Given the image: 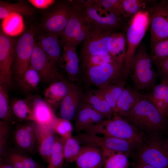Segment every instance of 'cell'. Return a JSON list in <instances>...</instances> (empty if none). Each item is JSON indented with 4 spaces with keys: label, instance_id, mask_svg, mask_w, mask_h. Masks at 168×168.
<instances>
[{
    "label": "cell",
    "instance_id": "cell-1",
    "mask_svg": "<svg viewBox=\"0 0 168 168\" xmlns=\"http://www.w3.org/2000/svg\"><path fill=\"white\" fill-rule=\"evenodd\" d=\"M148 133L134 151L137 162L154 168H168V135L166 132Z\"/></svg>",
    "mask_w": 168,
    "mask_h": 168
},
{
    "label": "cell",
    "instance_id": "cell-2",
    "mask_svg": "<svg viewBox=\"0 0 168 168\" xmlns=\"http://www.w3.org/2000/svg\"><path fill=\"white\" fill-rule=\"evenodd\" d=\"M125 119L138 130L148 133L167 130L166 120L144 95Z\"/></svg>",
    "mask_w": 168,
    "mask_h": 168
},
{
    "label": "cell",
    "instance_id": "cell-3",
    "mask_svg": "<svg viewBox=\"0 0 168 168\" xmlns=\"http://www.w3.org/2000/svg\"><path fill=\"white\" fill-rule=\"evenodd\" d=\"M87 133L101 134L128 140L138 146L143 142V134L127 120L118 116L105 119L86 128Z\"/></svg>",
    "mask_w": 168,
    "mask_h": 168
},
{
    "label": "cell",
    "instance_id": "cell-4",
    "mask_svg": "<svg viewBox=\"0 0 168 168\" xmlns=\"http://www.w3.org/2000/svg\"><path fill=\"white\" fill-rule=\"evenodd\" d=\"M84 70L86 81L98 89L111 84H125L128 76L124 60L115 58L109 63Z\"/></svg>",
    "mask_w": 168,
    "mask_h": 168
},
{
    "label": "cell",
    "instance_id": "cell-5",
    "mask_svg": "<svg viewBox=\"0 0 168 168\" xmlns=\"http://www.w3.org/2000/svg\"><path fill=\"white\" fill-rule=\"evenodd\" d=\"M150 56L143 46L136 51L130 66V74L136 91L151 90L156 84L158 77L153 69Z\"/></svg>",
    "mask_w": 168,
    "mask_h": 168
},
{
    "label": "cell",
    "instance_id": "cell-6",
    "mask_svg": "<svg viewBox=\"0 0 168 168\" xmlns=\"http://www.w3.org/2000/svg\"><path fill=\"white\" fill-rule=\"evenodd\" d=\"M80 3L86 18L93 27L120 30L125 32L128 21L123 16L109 12L97 0H80Z\"/></svg>",
    "mask_w": 168,
    "mask_h": 168
},
{
    "label": "cell",
    "instance_id": "cell-7",
    "mask_svg": "<svg viewBox=\"0 0 168 168\" xmlns=\"http://www.w3.org/2000/svg\"><path fill=\"white\" fill-rule=\"evenodd\" d=\"M149 26V18L147 10L139 12L128 22L125 31L127 48L124 62L128 76L136 49Z\"/></svg>",
    "mask_w": 168,
    "mask_h": 168
},
{
    "label": "cell",
    "instance_id": "cell-8",
    "mask_svg": "<svg viewBox=\"0 0 168 168\" xmlns=\"http://www.w3.org/2000/svg\"><path fill=\"white\" fill-rule=\"evenodd\" d=\"M154 0L146 10L150 27L151 46L168 38V0Z\"/></svg>",
    "mask_w": 168,
    "mask_h": 168
},
{
    "label": "cell",
    "instance_id": "cell-9",
    "mask_svg": "<svg viewBox=\"0 0 168 168\" xmlns=\"http://www.w3.org/2000/svg\"><path fill=\"white\" fill-rule=\"evenodd\" d=\"M114 31L111 29L93 27L83 41L81 57L109 54Z\"/></svg>",
    "mask_w": 168,
    "mask_h": 168
},
{
    "label": "cell",
    "instance_id": "cell-10",
    "mask_svg": "<svg viewBox=\"0 0 168 168\" xmlns=\"http://www.w3.org/2000/svg\"><path fill=\"white\" fill-rule=\"evenodd\" d=\"M35 43L34 34L29 31L23 34L15 43L12 69L17 80L30 65Z\"/></svg>",
    "mask_w": 168,
    "mask_h": 168
},
{
    "label": "cell",
    "instance_id": "cell-11",
    "mask_svg": "<svg viewBox=\"0 0 168 168\" xmlns=\"http://www.w3.org/2000/svg\"><path fill=\"white\" fill-rule=\"evenodd\" d=\"M72 8V0L61 1L55 3L44 20L43 24L44 30L47 33L61 37Z\"/></svg>",
    "mask_w": 168,
    "mask_h": 168
},
{
    "label": "cell",
    "instance_id": "cell-12",
    "mask_svg": "<svg viewBox=\"0 0 168 168\" xmlns=\"http://www.w3.org/2000/svg\"><path fill=\"white\" fill-rule=\"evenodd\" d=\"M15 43L2 30L0 31V84L8 89L12 84V65Z\"/></svg>",
    "mask_w": 168,
    "mask_h": 168
},
{
    "label": "cell",
    "instance_id": "cell-13",
    "mask_svg": "<svg viewBox=\"0 0 168 168\" xmlns=\"http://www.w3.org/2000/svg\"><path fill=\"white\" fill-rule=\"evenodd\" d=\"M38 124L34 121L17 124L13 141L16 149L24 153H32L38 149Z\"/></svg>",
    "mask_w": 168,
    "mask_h": 168
},
{
    "label": "cell",
    "instance_id": "cell-14",
    "mask_svg": "<svg viewBox=\"0 0 168 168\" xmlns=\"http://www.w3.org/2000/svg\"><path fill=\"white\" fill-rule=\"evenodd\" d=\"M30 65L38 72L44 82L52 83L63 79L56 67L35 42Z\"/></svg>",
    "mask_w": 168,
    "mask_h": 168
},
{
    "label": "cell",
    "instance_id": "cell-15",
    "mask_svg": "<svg viewBox=\"0 0 168 168\" xmlns=\"http://www.w3.org/2000/svg\"><path fill=\"white\" fill-rule=\"evenodd\" d=\"M72 11L59 41L63 46L71 43L79 32L90 23L82 10L79 0H72Z\"/></svg>",
    "mask_w": 168,
    "mask_h": 168
},
{
    "label": "cell",
    "instance_id": "cell-16",
    "mask_svg": "<svg viewBox=\"0 0 168 168\" xmlns=\"http://www.w3.org/2000/svg\"><path fill=\"white\" fill-rule=\"evenodd\" d=\"M82 94L81 90L72 84L60 104L58 117L70 121L75 119Z\"/></svg>",
    "mask_w": 168,
    "mask_h": 168
},
{
    "label": "cell",
    "instance_id": "cell-17",
    "mask_svg": "<svg viewBox=\"0 0 168 168\" xmlns=\"http://www.w3.org/2000/svg\"><path fill=\"white\" fill-rule=\"evenodd\" d=\"M104 161V152L101 147L84 145L75 162L77 168H101Z\"/></svg>",
    "mask_w": 168,
    "mask_h": 168
},
{
    "label": "cell",
    "instance_id": "cell-18",
    "mask_svg": "<svg viewBox=\"0 0 168 168\" xmlns=\"http://www.w3.org/2000/svg\"><path fill=\"white\" fill-rule=\"evenodd\" d=\"M38 151L48 164L54 145L58 136L52 127L38 124Z\"/></svg>",
    "mask_w": 168,
    "mask_h": 168
},
{
    "label": "cell",
    "instance_id": "cell-19",
    "mask_svg": "<svg viewBox=\"0 0 168 168\" xmlns=\"http://www.w3.org/2000/svg\"><path fill=\"white\" fill-rule=\"evenodd\" d=\"M72 84L63 79L51 83L44 91V99L55 111L60 107Z\"/></svg>",
    "mask_w": 168,
    "mask_h": 168
},
{
    "label": "cell",
    "instance_id": "cell-20",
    "mask_svg": "<svg viewBox=\"0 0 168 168\" xmlns=\"http://www.w3.org/2000/svg\"><path fill=\"white\" fill-rule=\"evenodd\" d=\"M144 95L129 87H125L116 103L115 114L125 119Z\"/></svg>",
    "mask_w": 168,
    "mask_h": 168
},
{
    "label": "cell",
    "instance_id": "cell-21",
    "mask_svg": "<svg viewBox=\"0 0 168 168\" xmlns=\"http://www.w3.org/2000/svg\"><path fill=\"white\" fill-rule=\"evenodd\" d=\"M63 49L60 62L63 63L64 69L69 79L71 82L77 81L80 74V60L77 47L72 44L63 45Z\"/></svg>",
    "mask_w": 168,
    "mask_h": 168
},
{
    "label": "cell",
    "instance_id": "cell-22",
    "mask_svg": "<svg viewBox=\"0 0 168 168\" xmlns=\"http://www.w3.org/2000/svg\"><path fill=\"white\" fill-rule=\"evenodd\" d=\"M80 104L76 117L75 127L77 132L106 119L101 114L84 101Z\"/></svg>",
    "mask_w": 168,
    "mask_h": 168
},
{
    "label": "cell",
    "instance_id": "cell-23",
    "mask_svg": "<svg viewBox=\"0 0 168 168\" xmlns=\"http://www.w3.org/2000/svg\"><path fill=\"white\" fill-rule=\"evenodd\" d=\"M150 93L144 95L166 120L168 116V82L161 81Z\"/></svg>",
    "mask_w": 168,
    "mask_h": 168
},
{
    "label": "cell",
    "instance_id": "cell-24",
    "mask_svg": "<svg viewBox=\"0 0 168 168\" xmlns=\"http://www.w3.org/2000/svg\"><path fill=\"white\" fill-rule=\"evenodd\" d=\"M33 121L37 124L52 127L57 117L54 111L43 99L39 97L30 98Z\"/></svg>",
    "mask_w": 168,
    "mask_h": 168
},
{
    "label": "cell",
    "instance_id": "cell-25",
    "mask_svg": "<svg viewBox=\"0 0 168 168\" xmlns=\"http://www.w3.org/2000/svg\"><path fill=\"white\" fill-rule=\"evenodd\" d=\"M58 37L47 33L39 36L38 43L56 67L61 57Z\"/></svg>",
    "mask_w": 168,
    "mask_h": 168
},
{
    "label": "cell",
    "instance_id": "cell-26",
    "mask_svg": "<svg viewBox=\"0 0 168 168\" xmlns=\"http://www.w3.org/2000/svg\"><path fill=\"white\" fill-rule=\"evenodd\" d=\"M82 98L106 119L112 118L113 114L111 107L98 89L82 94Z\"/></svg>",
    "mask_w": 168,
    "mask_h": 168
},
{
    "label": "cell",
    "instance_id": "cell-27",
    "mask_svg": "<svg viewBox=\"0 0 168 168\" xmlns=\"http://www.w3.org/2000/svg\"><path fill=\"white\" fill-rule=\"evenodd\" d=\"M13 116L20 123L33 121V114L31 99H15L10 103Z\"/></svg>",
    "mask_w": 168,
    "mask_h": 168
},
{
    "label": "cell",
    "instance_id": "cell-28",
    "mask_svg": "<svg viewBox=\"0 0 168 168\" xmlns=\"http://www.w3.org/2000/svg\"><path fill=\"white\" fill-rule=\"evenodd\" d=\"M24 152L16 149L8 150L4 159L13 168H43Z\"/></svg>",
    "mask_w": 168,
    "mask_h": 168
},
{
    "label": "cell",
    "instance_id": "cell-29",
    "mask_svg": "<svg viewBox=\"0 0 168 168\" xmlns=\"http://www.w3.org/2000/svg\"><path fill=\"white\" fill-rule=\"evenodd\" d=\"M33 10L24 2L21 1L16 3L0 1V19H4L12 13L31 15Z\"/></svg>",
    "mask_w": 168,
    "mask_h": 168
},
{
    "label": "cell",
    "instance_id": "cell-30",
    "mask_svg": "<svg viewBox=\"0 0 168 168\" xmlns=\"http://www.w3.org/2000/svg\"><path fill=\"white\" fill-rule=\"evenodd\" d=\"M41 80L38 72L29 65L27 69L17 81L23 90L29 91L36 89Z\"/></svg>",
    "mask_w": 168,
    "mask_h": 168
},
{
    "label": "cell",
    "instance_id": "cell-31",
    "mask_svg": "<svg viewBox=\"0 0 168 168\" xmlns=\"http://www.w3.org/2000/svg\"><path fill=\"white\" fill-rule=\"evenodd\" d=\"M127 48L125 32L114 31L112 35V42L109 54L114 58L124 60Z\"/></svg>",
    "mask_w": 168,
    "mask_h": 168
},
{
    "label": "cell",
    "instance_id": "cell-32",
    "mask_svg": "<svg viewBox=\"0 0 168 168\" xmlns=\"http://www.w3.org/2000/svg\"><path fill=\"white\" fill-rule=\"evenodd\" d=\"M154 0H122L123 17L129 21L140 12L146 10Z\"/></svg>",
    "mask_w": 168,
    "mask_h": 168
},
{
    "label": "cell",
    "instance_id": "cell-33",
    "mask_svg": "<svg viewBox=\"0 0 168 168\" xmlns=\"http://www.w3.org/2000/svg\"><path fill=\"white\" fill-rule=\"evenodd\" d=\"M124 85L111 84L98 89L110 106L113 116L115 114L117 101L125 88Z\"/></svg>",
    "mask_w": 168,
    "mask_h": 168
},
{
    "label": "cell",
    "instance_id": "cell-34",
    "mask_svg": "<svg viewBox=\"0 0 168 168\" xmlns=\"http://www.w3.org/2000/svg\"><path fill=\"white\" fill-rule=\"evenodd\" d=\"M104 168H128V155L120 152L104 151Z\"/></svg>",
    "mask_w": 168,
    "mask_h": 168
},
{
    "label": "cell",
    "instance_id": "cell-35",
    "mask_svg": "<svg viewBox=\"0 0 168 168\" xmlns=\"http://www.w3.org/2000/svg\"><path fill=\"white\" fill-rule=\"evenodd\" d=\"M8 88L0 84V118L1 120L11 124L15 119L11 108L8 95Z\"/></svg>",
    "mask_w": 168,
    "mask_h": 168
},
{
    "label": "cell",
    "instance_id": "cell-36",
    "mask_svg": "<svg viewBox=\"0 0 168 168\" xmlns=\"http://www.w3.org/2000/svg\"><path fill=\"white\" fill-rule=\"evenodd\" d=\"M81 144L76 136H71L65 139L63 152L64 159L70 163L75 162L82 149Z\"/></svg>",
    "mask_w": 168,
    "mask_h": 168
},
{
    "label": "cell",
    "instance_id": "cell-37",
    "mask_svg": "<svg viewBox=\"0 0 168 168\" xmlns=\"http://www.w3.org/2000/svg\"><path fill=\"white\" fill-rule=\"evenodd\" d=\"M65 139L58 137L51 153L47 168H62L64 159L63 146Z\"/></svg>",
    "mask_w": 168,
    "mask_h": 168
},
{
    "label": "cell",
    "instance_id": "cell-38",
    "mask_svg": "<svg viewBox=\"0 0 168 168\" xmlns=\"http://www.w3.org/2000/svg\"><path fill=\"white\" fill-rule=\"evenodd\" d=\"M23 28V21L20 15L12 13L4 19L2 29L9 35L19 33Z\"/></svg>",
    "mask_w": 168,
    "mask_h": 168
},
{
    "label": "cell",
    "instance_id": "cell-39",
    "mask_svg": "<svg viewBox=\"0 0 168 168\" xmlns=\"http://www.w3.org/2000/svg\"><path fill=\"white\" fill-rule=\"evenodd\" d=\"M151 46L150 56L156 66L168 58V38L158 41Z\"/></svg>",
    "mask_w": 168,
    "mask_h": 168
},
{
    "label": "cell",
    "instance_id": "cell-40",
    "mask_svg": "<svg viewBox=\"0 0 168 168\" xmlns=\"http://www.w3.org/2000/svg\"><path fill=\"white\" fill-rule=\"evenodd\" d=\"M11 124L0 121V159L3 160L8 152V145L11 132Z\"/></svg>",
    "mask_w": 168,
    "mask_h": 168
},
{
    "label": "cell",
    "instance_id": "cell-41",
    "mask_svg": "<svg viewBox=\"0 0 168 168\" xmlns=\"http://www.w3.org/2000/svg\"><path fill=\"white\" fill-rule=\"evenodd\" d=\"M113 58L109 54L103 55H92L81 57L82 66L83 70L92 67L109 63Z\"/></svg>",
    "mask_w": 168,
    "mask_h": 168
},
{
    "label": "cell",
    "instance_id": "cell-42",
    "mask_svg": "<svg viewBox=\"0 0 168 168\" xmlns=\"http://www.w3.org/2000/svg\"><path fill=\"white\" fill-rule=\"evenodd\" d=\"M52 127L56 133L65 139L72 136L73 127L70 121L57 117Z\"/></svg>",
    "mask_w": 168,
    "mask_h": 168
},
{
    "label": "cell",
    "instance_id": "cell-43",
    "mask_svg": "<svg viewBox=\"0 0 168 168\" xmlns=\"http://www.w3.org/2000/svg\"><path fill=\"white\" fill-rule=\"evenodd\" d=\"M98 3L109 12L123 16L124 12L122 0H97Z\"/></svg>",
    "mask_w": 168,
    "mask_h": 168
},
{
    "label": "cell",
    "instance_id": "cell-44",
    "mask_svg": "<svg viewBox=\"0 0 168 168\" xmlns=\"http://www.w3.org/2000/svg\"><path fill=\"white\" fill-rule=\"evenodd\" d=\"M158 77L161 81L168 82V58L156 66Z\"/></svg>",
    "mask_w": 168,
    "mask_h": 168
},
{
    "label": "cell",
    "instance_id": "cell-45",
    "mask_svg": "<svg viewBox=\"0 0 168 168\" xmlns=\"http://www.w3.org/2000/svg\"><path fill=\"white\" fill-rule=\"evenodd\" d=\"M29 1L34 6L41 9L47 8L56 2L53 0H29Z\"/></svg>",
    "mask_w": 168,
    "mask_h": 168
},
{
    "label": "cell",
    "instance_id": "cell-46",
    "mask_svg": "<svg viewBox=\"0 0 168 168\" xmlns=\"http://www.w3.org/2000/svg\"><path fill=\"white\" fill-rule=\"evenodd\" d=\"M133 168H154L152 166L139 162H137Z\"/></svg>",
    "mask_w": 168,
    "mask_h": 168
},
{
    "label": "cell",
    "instance_id": "cell-47",
    "mask_svg": "<svg viewBox=\"0 0 168 168\" xmlns=\"http://www.w3.org/2000/svg\"><path fill=\"white\" fill-rule=\"evenodd\" d=\"M0 168H13L12 166L4 160L0 159Z\"/></svg>",
    "mask_w": 168,
    "mask_h": 168
},
{
    "label": "cell",
    "instance_id": "cell-48",
    "mask_svg": "<svg viewBox=\"0 0 168 168\" xmlns=\"http://www.w3.org/2000/svg\"><path fill=\"white\" fill-rule=\"evenodd\" d=\"M166 121L167 122V129L168 128V116L166 119Z\"/></svg>",
    "mask_w": 168,
    "mask_h": 168
},
{
    "label": "cell",
    "instance_id": "cell-49",
    "mask_svg": "<svg viewBox=\"0 0 168 168\" xmlns=\"http://www.w3.org/2000/svg\"><path fill=\"white\" fill-rule=\"evenodd\" d=\"M166 133H167V134L168 135V130H167L166 131Z\"/></svg>",
    "mask_w": 168,
    "mask_h": 168
}]
</instances>
